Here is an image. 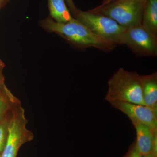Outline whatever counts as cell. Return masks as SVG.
<instances>
[{"instance_id":"6da1fadb","label":"cell","mask_w":157,"mask_h":157,"mask_svg":"<svg viewBox=\"0 0 157 157\" xmlns=\"http://www.w3.org/2000/svg\"><path fill=\"white\" fill-rule=\"evenodd\" d=\"M40 25L46 30L56 33L70 44L82 49L93 47L105 52H110L117 45L98 36L74 17L65 23H59L50 17H47L41 21Z\"/></svg>"},{"instance_id":"7a4b0ae2","label":"cell","mask_w":157,"mask_h":157,"mask_svg":"<svg viewBox=\"0 0 157 157\" xmlns=\"http://www.w3.org/2000/svg\"><path fill=\"white\" fill-rule=\"evenodd\" d=\"M105 99L110 102L119 101L144 105L140 75L121 68L108 80Z\"/></svg>"},{"instance_id":"3957f363","label":"cell","mask_w":157,"mask_h":157,"mask_svg":"<svg viewBox=\"0 0 157 157\" xmlns=\"http://www.w3.org/2000/svg\"><path fill=\"white\" fill-rule=\"evenodd\" d=\"M74 18L98 36L116 45H123L126 29L114 20L100 13L78 9Z\"/></svg>"},{"instance_id":"277c9868","label":"cell","mask_w":157,"mask_h":157,"mask_svg":"<svg viewBox=\"0 0 157 157\" xmlns=\"http://www.w3.org/2000/svg\"><path fill=\"white\" fill-rule=\"evenodd\" d=\"M146 0H119L102 7L89 10L114 20L124 27L141 23L144 8Z\"/></svg>"},{"instance_id":"5b68a950","label":"cell","mask_w":157,"mask_h":157,"mask_svg":"<svg viewBox=\"0 0 157 157\" xmlns=\"http://www.w3.org/2000/svg\"><path fill=\"white\" fill-rule=\"evenodd\" d=\"M27 123L24 109L19 101L12 109L9 136L0 157H17L23 144L33 140L34 134L27 128Z\"/></svg>"},{"instance_id":"8992f818","label":"cell","mask_w":157,"mask_h":157,"mask_svg":"<svg viewBox=\"0 0 157 157\" xmlns=\"http://www.w3.org/2000/svg\"><path fill=\"white\" fill-rule=\"evenodd\" d=\"M123 45L139 56H156L157 36L144 28L141 24L127 28Z\"/></svg>"},{"instance_id":"52a82bcc","label":"cell","mask_w":157,"mask_h":157,"mask_svg":"<svg viewBox=\"0 0 157 157\" xmlns=\"http://www.w3.org/2000/svg\"><path fill=\"white\" fill-rule=\"evenodd\" d=\"M113 107L123 113L133 123H140L145 125L157 133V109L145 106L114 101L109 102Z\"/></svg>"},{"instance_id":"ba28073f","label":"cell","mask_w":157,"mask_h":157,"mask_svg":"<svg viewBox=\"0 0 157 157\" xmlns=\"http://www.w3.org/2000/svg\"><path fill=\"white\" fill-rule=\"evenodd\" d=\"M133 125L136 130L137 140L135 148L140 155L153 153L154 140L155 135L154 133L148 127L140 123H133Z\"/></svg>"},{"instance_id":"9c48e42d","label":"cell","mask_w":157,"mask_h":157,"mask_svg":"<svg viewBox=\"0 0 157 157\" xmlns=\"http://www.w3.org/2000/svg\"><path fill=\"white\" fill-rule=\"evenodd\" d=\"M140 81L144 105L157 109V72L140 75Z\"/></svg>"},{"instance_id":"30bf717a","label":"cell","mask_w":157,"mask_h":157,"mask_svg":"<svg viewBox=\"0 0 157 157\" xmlns=\"http://www.w3.org/2000/svg\"><path fill=\"white\" fill-rule=\"evenodd\" d=\"M141 24L149 32L157 36V0H146Z\"/></svg>"},{"instance_id":"8fae6325","label":"cell","mask_w":157,"mask_h":157,"mask_svg":"<svg viewBox=\"0 0 157 157\" xmlns=\"http://www.w3.org/2000/svg\"><path fill=\"white\" fill-rule=\"evenodd\" d=\"M50 17L59 23H65L72 20L74 17L65 0H48Z\"/></svg>"},{"instance_id":"7c38bea8","label":"cell","mask_w":157,"mask_h":157,"mask_svg":"<svg viewBox=\"0 0 157 157\" xmlns=\"http://www.w3.org/2000/svg\"><path fill=\"white\" fill-rule=\"evenodd\" d=\"M12 109L5 117L0 120V156L5 147L9 136V126L12 117Z\"/></svg>"},{"instance_id":"4fadbf2b","label":"cell","mask_w":157,"mask_h":157,"mask_svg":"<svg viewBox=\"0 0 157 157\" xmlns=\"http://www.w3.org/2000/svg\"><path fill=\"white\" fill-rule=\"evenodd\" d=\"M19 99L14 97L12 99H7L0 97V120L5 117L13 108Z\"/></svg>"},{"instance_id":"5bb4252c","label":"cell","mask_w":157,"mask_h":157,"mask_svg":"<svg viewBox=\"0 0 157 157\" xmlns=\"http://www.w3.org/2000/svg\"><path fill=\"white\" fill-rule=\"evenodd\" d=\"M5 67V64L0 59V97L7 99H12L15 96L12 94L5 84V77L3 73Z\"/></svg>"},{"instance_id":"9a60e30c","label":"cell","mask_w":157,"mask_h":157,"mask_svg":"<svg viewBox=\"0 0 157 157\" xmlns=\"http://www.w3.org/2000/svg\"><path fill=\"white\" fill-rule=\"evenodd\" d=\"M65 1L70 12L72 13L75 17L78 13V9L76 8L75 4L73 2V0H65Z\"/></svg>"},{"instance_id":"2e32d148","label":"cell","mask_w":157,"mask_h":157,"mask_svg":"<svg viewBox=\"0 0 157 157\" xmlns=\"http://www.w3.org/2000/svg\"><path fill=\"white\" fill-rule=\"evenodd\" d=\"M128 157H142V156L140 155L139 153L137 151L135 146Z\"/></svg>"},{"instance_id":"e0dca14e","label":"cell","mask_w":157,"mask_h":157,"mask_svg":"<svg viewBox=\"0 0 157 157\" xmlns=\"http://www.w3.org/2000/svg\"><path fill=\"white\" fill-rule=\"evenodd\" d=\"M119 1V0H107V1L104 2L102 3L100 6H99V7H102V6H106V5L109 4V3L113 2H115V1Z\"/></svg>"},{"instance_id":"ac0fdd59","label":"cell","mask_w":157,"mask_h":157,"mask_svg":"<svg viewBox=\"0 0 157 157\" xmlns=\"http://www.w3.org/2000/svg\"><path fill=\"white\" fill-rule=\"evenodd\" d=\"M8 0H0V10L5 6V4L7 2Z\"/></svg>"},{"instance_id":"d6986e66","label":"cell","mask_w":157,"mask_h":157,"mask_svg":"<svg viewBox=\"0 0 157 157\" xmlns=\"http://www.w3.org/2000/svg\"><path fill=\"white\" fill-rule=\"evenodd\" d=\"M142 157H157L153 153L144 155Z\"/></svg>"},{"instance_id":"ffe728a7","label":"cell","mask_w":157,"mask_h":157,"mask_svg":"<svg viewBox=\"0 0 157 157\" xmlns=\"http://www.w3.org/2000/svg\"><path fill=\"white\" fill-rule=\"evenodd\" d=\"M107 1V0H103V2H102V3L104 2H106V1Z\"/></svg>"}]
</instances>
